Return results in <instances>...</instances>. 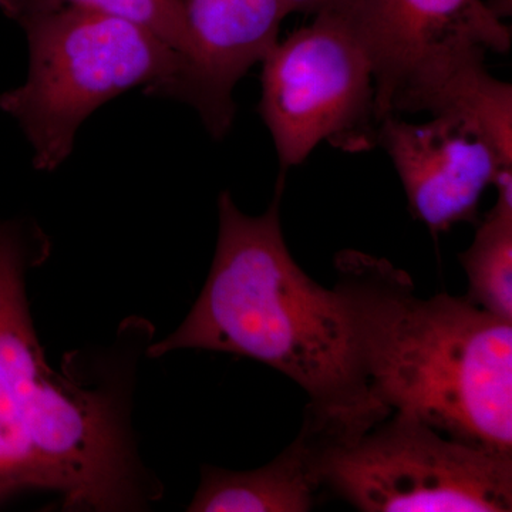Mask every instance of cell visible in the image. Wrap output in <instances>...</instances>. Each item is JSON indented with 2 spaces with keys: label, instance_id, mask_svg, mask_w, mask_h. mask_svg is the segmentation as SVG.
<instances>
[{
  "label": "cell",
  "instance_id": "1",
  "mask_svg": "<svg viewBox=\"0 0 512 512\" xmlns=\"http://www.w3.org/2000/svg\"><path fill=\"white\" fill-rule=\"evenodd\" d=\"M284 185L279 175L274 200L259 217L244 214L222 192L207 282L184 322L148 355L204 349L249 357L299 384L309 412L372 426L392 412L367 389L342 296L316 284L286 247Z\"/></svg>",
  "mask_w": 512,
  "mask_h": 512
},
{
  "label": "cell",
  "instance_id": "2",
  "mask_svg": "<svg viewBox=\"0 0 512 512\" xmlns=\"http://www.w3.org/2000/svg\"><path fill=\"white\" fill-rule=\"evenodd\" d=\"M335 271L373 399L450 439L512 454L511 320L467 296L420 298L407 272L365 252H339Z\"/></svg>",
  "mask_w": 512,
  "mask_h": 512
},
{
  "label": "cell",
  "instance_id": "3",
  "mask_svg": "<svg viewBox=\"0 0 512 512\" xmlns=\"http://www.w3.org/2000/svg\"><path fill=\"white\" fill-rule=\"evenodd\" d=\"M28 258L22 229L0 224V372L16 412L63 507L134 510L143 495L126 426L109 394L47 365L26 299Z\"/></svg>",
  "mask_w": 512,
  "mask_h": 512
},
{
  "label": "cell",
  "instance_id": "4",
  "mask_svg": "<svg viewBox=\"0 0 512 512\" xmlns=\"http://www.w3.org/2000/svg\"><path fill=\"white\" fill-rule=\"evenodd\" d=\"M19 26L28 37V79L0 96V110L18 121L40 171L64 163L80 126L104 103L167 82L184 66L150 30L111 16L60 12Z\"/></svg>",
  "mask_w": 512,
  "mask_h": 512
},
{
  "label": "cell",
  "instance_id": "5",
  "mask_svg": "<svg viewBox=\"0 0 512 512\" xmlns=\"http://www.w3.org/2000/svg\"><path fill=\"white\" fill-rule=\"evenodd\" d=\"M322 480L359 511H512V454L468 446L403 412L333 441Z\"/></svg>",
  "mask_w": 512,
  "mask_h": 512
},
{
  "label": "cell",
  "instance_id": "6",
  "mask_svg": "<svg viewBox=\"0 0 512 512\" xmlns=\"http://www.w3.org/2000/svg\"><path fill=\"white\" fill-rule=\"evenodd\" d=\"M261 63L258 113L281 175L323 141L348 153L377 146L375 77L349 10L318 13L308 28L278 40Z\"/></svg>",
  "mask_w": 512,
  "mask_h": 512
},
{
  "label": "cell",
  "instance_id": "7",
  "mask_svg": "<svg viewBox=\"0 0 512 512\" xmlns=\"http://www.w3.org/2000/svg\"><path fill=\"white\" fill-rule=\"evenodd\" d=\"M349 15L372 66L379 120L426 111L454 76L511 47L510 28L484 0H357Z\"/></svg>",
  "mask_w": 512,
  "mask_h": 512
},
{
  "label": "cell",
  "instance_id": "8",
  "mask_svg": "<svg viewBox=\"0 0 512 512\" xmlns=\"http://www.w3.org/2000/svg\"><path fill=\"white\" fill-rule=\"evenodd\" d=\"M402 180L410 212L434 237L476 221L481 197L505 165L470 121L441 113L423 124L386 116L377 131Z\"/></svg>",
  "mask_w": 512,
  "mask_h": 512
},
{
  "label": "cell",
  "instance_id": "9",
  "mask_svg": "<svg viewBox=\"0 0 512 512\" xmlns=\"http://www.w3.org/2000/svg\"><path fill=\"white\" fill-rule=\"evenodd\" d=\"M191 55L167 82L144 90L190 104L221 140L235 119V86L278 43L282 0H183Z\"/></svg>",
  "mask_w": 512,
  "mask_h": 512
},
{
  "label": "cell",
  "instance_id": "10",
  "mask_svg": "<svg viewBox=\"0 0 512 512\" xmlns=\"http://www.w3.org/2000/svg\"><path fill=\"white\" fill-rule=\"evenodd\" d=\"M340 430L305 412L298 437L266 466L252 471L202 467L190 512H306L323 487L322 464Z\"/></svg>",
  "mask_w": 512,
  "mask_h": 512
},
{
  "label": "cell",
  "instance_id": "11",
  "mask_svg": "<svg viewBox=\"0 0 512 512\" xmlns=\"http://www.w3.org/2000/svg\"><path fill=\"white\" fill-rule=\"evenodd\" d=\"M494 185L497 202L460 262L468 278L467 298L512 322V168L501 170Z\"/></svg>",
  "mask_w": 512,
  "mask_h": 512
},
{
  "label": "cell",
  "instance_id": "12",
  "mask_svg": "<svg viewBox=\"0 0 512 512\" xmlns=\"http://www.w3.org/2000/svg\"><path fill=\"white\" fill-rule=\"evenodd\" d=\"M426 111L431 116L454 113L470 121L490 141L500 160L512 167V87L494 79L484 63L454 76Z\"/></svg>",
  "mask_w": 512,
  "mask_h": 512
},
{
  "label": "cell",
  "instance_id": "13",
  "mask_svg": "<svg viewBox=\"0 0 512 512\" xmlns=\"http://www.w3.org/2000/svg\"><path fill=\"white\" fill-rule=\"evenodd\" d=\"M0 9L18 25L60 12L97 13L127 20L177 50L184 64L190 59V30L183 0H0Z\"/></svg>",
  "mask_w": 512,
  "mask_h": 512
},
{
  "label": "cell",
  "instance_id": "14",
  "mask_svg": "<svg viewBox=\"0 0 512 512\" xmlns=\"http://www.w3.org/2000/svg\"><path fill=\"white\" fill-rule=\"evenodd\" d=\"M29 490L55 491L0 372V501Z\"/></svg>",
  "mask_w": 512,
  "mask_h": 512
},
{
  "label": "cell",
  "instance_id": "15",
  "mask_svg": "<svg viewBox=\"0 0 512 512\" xmlns=\"http://www.w3.org/2000/svg\"><path fill=\"white\" fill-rule=\"evenodd\" d=\"M357 0H282L286 12L318 13L328 10H349L356 5Z\"/></svg>",
  "mask_w": 512,
  "mask_h": 512
},
{
  "label": "cell",
  "instance_id": "16",
  "mask_svg": "<svg viewBox=\"0 0 512 512\" xmlns=\"http://www.w3.org/2000/svg\"><path fill=\"white\" fill-rule=\"evenodd\" d=\"M487 3L498 18L503 19L511 15L512 0H488Z\"/></svg>",
  "mask_w": 512,
  "mask_h": 512
}]
</instances>
